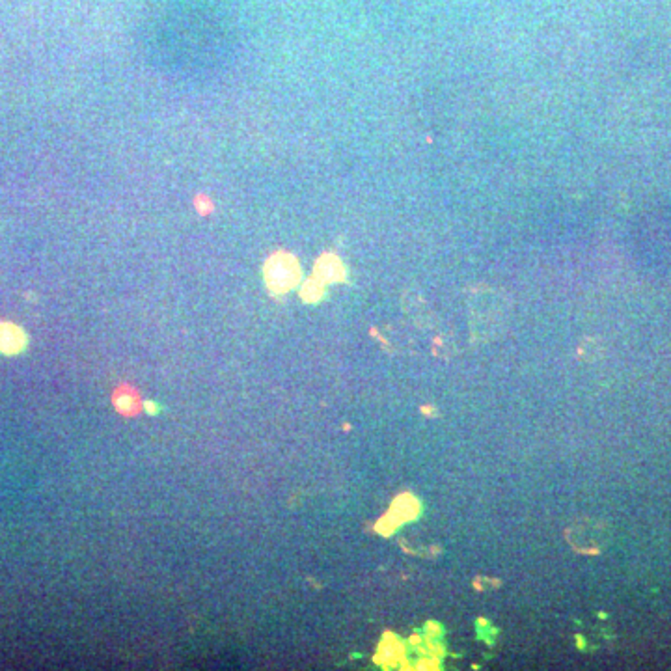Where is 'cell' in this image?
<instances>
[{"mask_svg":"<svg viewBox=\"0 0 671 671\" xmlns=\"http://www.w3.org/2000/svg\"><path fill=\"white\" fill-rule=\"evenodd\" d=\"M345 267L336 255H323L315 265V278L323 284H332V282L344 280Z\"/></svg>","mask_w":671,"mask_h":671,"instance_id":"3","label":"cell"},{"mask_svg":"<svg viewBox=\"0 0 671 671\" xmlns=\"http://www.w3.org/2000/svg\"><path fill=\"white\" fill-rule=\"evenodd\" d=\"M301 280V267L291 254L278 252L265 263V284L272 293H287Z\"/></svg>","mask_w":671,"mask_h":671,"instance_id":"1","label":"cell"},{"mask_svg":"<svg viewBox=\"0 0 671 671\" xmlns=\"http://www.w3.org/2000/svg\"><path fill=\"white\" fill-rule=\"evenodd\" d=\"M26 347V334L17 325L0 323V353L17 354Z\"/></svg>","mask_w":671,"mask_h":671,"instance_id":"2","label":"cell"},{"mask_svg":"<svg viewBox=\"0 0 671 671\" xmlns=\"http://www.w3.org/2000/svg\"><path fill=\"white\" fill-rule=\"evenodd\" d=\"M116 406H118V411L123 412V414H133V412H136L135 396H127V394H121V396L116 397Z\"/></svg>","mask_w":671,"mask_h":671,"instance_id":"5","label":"cell"},{"mask_svg":"<svg viewBox=\"0 0 671 671\" xmlns=\"http://www.w3.org/2000/svg\"><path fill=\"white\" fill-rule=\"evenodd\" d=\"M302 298L308 302H315L319 298L323 297V282L318 280V278H312V280H308L302 287Z\"/></svg>","mask_w":671,"mask_h":671,"instance_id":"4","label":"cell"}]
</instances>
